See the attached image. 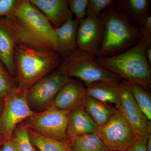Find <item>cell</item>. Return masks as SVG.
Here are the masks:
<instances>
[{
  "label": "cell",
  "mask_w": 151,
  "mask_h": 151,
  "mask_svg": "<svg viewBox=\"0 0 151 151\" xmlns=\"http://www.w3.org/2000/svg\"><path fill=\"white\" fill-rule=\"evenodd\" d=\"M44 15L54 29L58 28L73 15L68 0H29Z\"/></svg>",
  "instance_id": "5bb4252c"
},
{
  "label": "cell",
  "mask_w": 151,
  "mask_h": 151,
  "mask_svg": "<svg viewBox=\"0 0 151 151\" xmlns=\"http://www.w3.org/2000/svg\"><path fill=\"white\" fill-rule=\"evenodd\" d=\"M28 129L32 143L39 151H71L70 138L58 140L43 137Z\"/></svg>",
  "instance_id": "ffe728a7"
},
{
  "label": "cell",
  "mask_w": 151,
  "mask_h": 151,
  "mask_svg": "<svg viewBox=\"0 0 151 151\" xmlns=\"http://www.w3.org/2000/svg\"><path fill=\"white\" fill-rule=\"evenodd\" d=\"M148 138L138 136L135 142L126 151H147V142Z\"/></svg>",
  "instance_id": "f1b7e54d"
},
{
  "label": "cell",
  "mask_w": 151,
  "mask_h": 151,
  "mask_svg": "<svg viewBox=\"0 0 151 151\" xmlns=\"http://www.w3.org/2000/svg\"><path fill=\"white\" fill-rule=\"evenodd\" d=\"M4 107V100L0 99V117L1 116L2 113L3 109Z\"/></svg>",
  "instance_id": "d6a6232c"
},
{
  "label": "cell",
  "mask_w": 151,
  "mask_h": 151,
  "mask_svg": "<svg viewBox=\"0 0 151 151\" xmlns=\"http://www.w3.org/2000/svg\"><path fill=\"white\" fill-rule=\"evenodd\" d=\"M122 83L120 110L137 136L151 137V121L138 107L124 81Z\"/></svg>",
  "instance_id": "8fae6325"
},
{
  "label": "cell",
  "mask_w": 151,
  "mask_h": 151,
  "mask_svg": "<svg viewBox=\"0 0 151 151\" xmlns=\"http://www.w3.org/2000/svg\"><path fill=\"white\" fill-rule=\"evenodd\" d=\"M79 22L70 19L60 27L55 29L56 52L64 58L77 49V32Z\"/></svg>",
  "instance_id": "2e32d148"
},
{
  "label": "cell",
  "mask_w": 151,
  "mask_h": 151,
  "mask_svg": "<svg viewBox=\"0 0 151 151\" xmlns=\"http://www.w3.org/2000/svg\"><path fill=\"white\" fill-rule=\"evenodd\" d=\"M139 27L137 28L140 40L144 42L147 46H151V16L149 15L145 18L139 23Z\"/></svg>",
  "instance_id": "4316f807"
},
{
  "label": "cell",
  "mask_w": 151,
  "mask_h": 151,
  "mask_svg": "<svg viewBox=\"0 0 151 151\" xmlns=\"http://www.w3.org/2000/svg\"><path fill=\"white\" fill-rule=\"evenodd\" d=\"M108 151H113V150H108Z\"/></svg>",
  "instance_id": "e575fe53"
},
{
  "label": "cell",
  "mask_w": 151,
  "mask_h": 151,
  "mask_svg": "<svg viewBox=\"0 0 151 151\" xmlns=\"http://www.w3.org/2000/svg\"><path fill=\"white\" fill-rule=\"evenodd\" d=\"M104 24L103 42L98 57L112 56L125 51L137 43V29L129 17L116 5L106 9L100 14Z\"/></svg>",
  "instance_id": "3957f363"
},
{
  "label": "cell",
  "mask_w": 151,
  "mask_h": 151,
  "mask_svg": "<svg viewBox=\"0 0 151 151\" xmlns=\"http://www.w3.org/2000/svg\"><path fill=\"white\" fill-rule=\"evenodd\" d=\"M94 58L77 49L72 54L64 58L62 63L70 77L79 79L85 86L97 81L120 82L121 78L101 67Z\"/></svg>",
  "instance_id": "8992f818"
},
{
  "label": "cell",
  "mask_w": 151,
  "mask_h": 151,
  "mask_svg": "<svg viewBox=\"0 0 151 151\" xmlns=\"http://www.w3.org/2000/svg\"><path fill=\"white\" fill-rule=\"evenodd\" d=\"M147 151H151V136L147 138Z\"/></svg>",
  "instance_id": "1f68e13d"
},
{
  "label": "cell",
  "mask_w": 151,
  "mask_h": 151,
  "mask_svg": "<svg viewBox=\"0 0 151 151\" xmlns=\"http://www.w3.org/2000/svg\"><path fill=\"white\" fill-rule=\"evenodd\" d=\"M104 31V22L100 16L86 17L80 21L77 32L78 49L94 57L98 55Z\"/></svg>",
  "instance_id": "30bf717a"
},
{
  "label": "cell",
  "mask_w": 151,
  "mask_h": 151,
  "mask_svg": "<svg viewBox=\"0 0 151 151\" xmlns=\"http://www.w3.org/2000/svg\"><path fill=\"white\" fill-rule=\"evenodd\" d=\"M14 58L18 86L27 90L61 63L56 52L41 51L19 45Z\"/></svg>",
  "instance_id": "277c9868"
},
{
  "label": "cell",
  "mask_w": 151,
  "mask_h": 151,
  "mask_svg": "<svg viewBox=\"0 0 151 151\" xmlns=\"http://www.w3.org/2000/svg\"><path fill=\"white\" fill-rule=\"evenodd\" d=\"M112 0H88L86 16L97 17L110 6L114 4Z\"/></svg>",
  "instance_id": "d4e9b609"
},
{
  "label": "cell",
  "mask_w": 151,
  "mask_h": 151,
  "mask_svg": "<svg viewBox=\"0 0 151 151\" xmlns=\"http://www.w3.org/2000/svg\"><path fill=\"white\" fill-rule=\"evenodd\" d=\"M17 45L41 51L56 52L55 29L46 17L29 1L21 0L8 17Z\"/></svg>",
  "instance_id": "6da1fadb"
},
{
  "label": "cell",
  "mask_w": 151,
  "mask_h": 151,
  "mask_svg": "<svg viewBox=\"0 0 151 151\" xmlns=\"http://www.w3.org/2000/svg\"><path fill=\"white\" fill-rule=\"evenodd\" d=\"M11 140L16 151H36L31 141L28 129L23 122L14 130Z\"/></svg>",
  "instance_id": "603a6c76"
},
{
  "label": "cell",
  "mask_w": 151,
  "mask_h": 151,
  "mask_svg": "<svg viewBox=\"0 0 151 151\" xmlns=\"http://www.w3.org/2000/svg\"><path fill=\"white\" fill-rule=\"evenodd\" d=\"M98 126L84 106L70 111L68 114L67 135L68 138L95 133Z\"/></svg>",
  "instance_id": "e0dca14e"
},
{
  "label": "cell",
  "mask_w": 151,
  "mask_h": 151,
  "mask_svg": "<svg viewBox=\"0 0 151 151\" xmlns=\"http://www.w3.org/2000/svg\"><path fill=\"white\" fill-rule=\"evenodd\" d=\"M95 133L113 151H126L138 137L120 109H117L105 124L98 127Z\"/></svg>",
  "instance_id": "9c48e42d"
},
{
  "label": "cell",
  "mask_w": 151,
  "mask_h": 151,
  "mask_svg": "<svg viewBox=\"0 0 151 151\" xmlns=\"http://www.w3.org/2000/svg\"><path fill=\"white\" fill-rule=\"evenodd\" d=\"M17 42L9 20L6 17H0V60L12 76L15 78L14 52Z\"/></svg>",
  "instance_id": "4fadbf2b"
},
{
  "label": "cell",
  "mask_w": 151,
  "mask_h": 151,
  "mask_svg": "<svg viewBox=\"0 0 151 151\" xmlns=\"http://www.w3.org/2000/svg\"><path fill=\"white\" fill-rule=\"evenodd\" d=\"M17 86L15 78L0 60V99L4 100Z\"/></svg>",
  "instance_id": "cb8c5ba5"
},
{
  "label": "cell",
  "mask_w": 151,
  "mask_h": 151,
  "mask_svg": "<svg viewBox=\"0 0 151 151\" xmlns=\"http://www.w3.org/2000/svg\"><path fill=\"white\" fill-rule=\"evenodd\" d=\"M150 1L149 0H118L115 3L127 16L139 24L149 15Z\"/></svg>",
  "instance_id": "d6986e66"
},
{
  "label": "cell",
  "mask_w": 151,
  "mask_h": 151,
  "mask_svg": "<svg viewBox=\"0 0 151 151\" xmlns=\"http://www.w3.org/2000/svg\"><path fill=\"white\" fill-rule=\"evenodd\" d=\"M146 58L148 61L149 64L151 66V46L146 47L145 50Z\"/></svg>",
  "instance_id": "4dcf8cb0"
},
{
  "label": "cell",
  "mask_w": 151,
  "mask_h": 151,
  "mask_svg": "<svg viewBox=\"0 0 151 151\" xmlns=\"http://www.w3.org/2000/svg\"><path fill=\"white\" fill-rule=\"evenodd\" d=\"M84 106L98 127L103 126L117 109L93 97L86 95Z\"/></svg>",
  "instance_id": "ac0fdd59"
},
{
  "label": "cell",
  "mask_w": 151,
  "mask_h": 151,
  "mask_svg": "<svg viewBox=\"0 0 151 151\" xmlns=\"http://www.w3.org/2000/svg\"><path fill=\"white\" fill-rule=\"evenodd\" d=\"M71 78L62 63L51 73L37 81L28 90V102L31 110L39 112L48 108L60 89Z\"/></svg>",
  "instance_id": "5b68a950"
},
{
  "label": "cell",
  "mask_w": 151,
  "mask_h": 151,
  "mask_svg": "<svg viewBox=\"0 0 151 151\" xmlns=\"http://www.w3.org/2000/svg\"><path fill=\"white\" fill-rule=\"evenodd\" d=\"M88 2V0H69V10L76 20L79 22L86 17Z\"/></svg>",
  "instance_id": "484cf974"
},
{
  "label": "cell",
  "mask_w": 151,
  "mask_h": 151,
  "mask_svg": "<svg viewBox=\"0 0 151 151\" xmlns=\"http://www.w3.org/2000/svg\"></svg>",
  "instance_id": "d590c367"
},
{
  "label": "cell",
  "mask_w": 151,
  "mask_h": 151,
  "mask_svg": "<svg viewBox=\"0 0 151 151\" xmlns=\"http://www.w3.org/2000/svg\"><path fill=\"white\" fill-rule=\"evenodd\" d=\"M147 45L139 40L127 50L112 56L94 58L95 62L124 81L150 89L151 68L146 58Z\"/></svg>",
  "instance_id": "7a4b0ae2"
},
{
  "label": "cell",
  "mask_w": 151,
  "mask_h": 151,
  "mask_svg": "<svg viewBox=\"0 0 151 151\" xmlns=\"http://www.w3.org/2000/svg\"><path fill=\"white\" fill-rule=\"evenodd\" d=\"M86 95L84 83L79 79L71 78L60 89L51 105L70 111L84 106Z\"/></svg>",
  "instance_id": "7c38bea8"
},
{
  "label": "cell",
  "mask_w": 151,
  "mask_h": 151,
  "mask_svg": "<svg viewBox=\"0 0 151 151\" xmlns=\"http://www.w3.org/2000/svg\"><path fill=\"white\" fill-rule=\"evenodd\" d=\"M71 151H108L109 149L95 133L70 138Z\"/></svg>",
  "instance_id": "44dd1931"
},
{
  "label": "cell",
  "mask_w": 151,
  "mask_h": 151,
  "mask_svg": "<svg viewBox=\"0 0 151 151\" xmlns=\"http://www.w3.org/2000/svg\"><path fill=\"white\" fill-rule=\"evenodd\" d=\"M122 83L97 81L85 86L86 95L108 105H113L117 110L121 107Z\"/></svg>",
  "instance_id": "9a60e30c"
},
{
  "label": "cell",
  "mask_w": 151,
  "mask_h": 151,
  "mask_svg": "<svg viewBox=\"0 0 151 151\" xmlns=\"http://www.w3.org/2000/svg\"><path fill=\"white\" fill-rule=\"evenodd\" d=\"M70 111L50 105L42 111L35 112L23 121L25 125L39 134L58 140L69 139L67 135Z\"/></svg>",
  "instance_id": "52a82bcc"
},
{
  "label": "cell",
  "mask_w": 151,
  "mask_h": 151,
  "mask_svg": "<svg viewBox=\"0 0 151 151\" xmlns=\"http://www.w3.org/2000/svg\"><path fill=\"white\" fill-rule=\"evenodd\" d=\"M20 1L21 0H0V17L9 16Z\"/></svg>",
  "instance_id": "83f0119b"
},
{
  "label": "cell",
  "mask_w": 151,
  "mask_h": 151,
  "mask_svg": "<svg viewBox=\"0 0 151 151\" xmlns=\"http://www.w3.org/2000/svg\"><path fill=\"white\" fill-rule=\"evenodd\" d=\"M0 117V136L10 139L16 127L35 112L28 102V90L17 87L4 99Z\"/></svg>",
  "instance_id": "ba28073f"
},
{
  "label": "cell",
  "mask_w": 151,
  "mask_h": 151,
  "mask_svg": "<svg viewBox=\"0 0 151 151\" xmlns=\"http://www.w3.org/2000/svg\"><path fill=\"white\" fill-rule=\"evenodd\" d=\"M7 140V139H6L4 137L0 136V146L2 145Z\"/></svg>",
  "instance_id": "836d02e7"
},
{
  "label": "cell",
  "mask_w": 151,
  "mask_h": 151,
  "mask_svg": "<svg viewBox=\"0 0 151 151\" xmlns=\"http://www.w3.org/2000/svg\"><path fill=\"white\" fill-rule=\"evenodd\" d=\"M0 151H16L11 142V139L6 140L0 146Z\"/></svg>",
  "instance_id": "f546056e"
},
{
  "label": "cell",
  "mask_w": 151,
  "mask_h": 151,
  "mask_svg": "<svg viewBox=\"0 0 151 151\" xmlns=\"http://www.w3.org/2000/svg\"><path fill=\"white\" fill-rule=\"evenodd\" d=\"M138 107L148 119L151 121V96L150 93L142 87L124 81Z\"/></svg>",
  "instance_id": "7402d4cb"
}]
</instances>
